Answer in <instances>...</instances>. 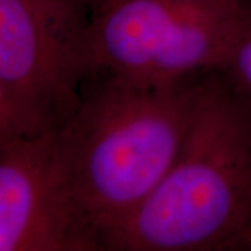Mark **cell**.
<instances>
[{
  "label": "cell",
  "instance_id": "5",
  "mask_svg": "<svg viewBox=\"0 0 251 251\" xmlns=\"http://www.w3.org/2000/svg\"><path fill=\"white\" fill-rule=\"evenodd\" d=\"M56 134L0 140V251H94L64 183Z\"/></svg>",
  "mask_w": 251,
  "mask_h": 251
},
{
  "label": "cell",
  "instance_id": "1",
  "mask_svg": "<svg viewBox=\"0 0 251 251\" xmlns=\"http://www.w3.org/2000/svg\"><path fill=\"white\" fill-rule=\"evenodd\" d=\"M212 74L140 84L91 73L75 113L56 134V151L94 250L102 251L169 172Z\"/></svg>",
  "mask_w": 251,
  "mask_h": 251
},
{
  "label": "cell",
  "instance_id": "4",
  "mask_svg": "<svg viewBox=\"0 0 251 251\" xmlns=\"http://www.w3.org/2000/svg\"><path fill=\"white\" fill-rule=\"evenodd\" d=\"M237 0H91L92 73L171 84L222 72Z\"/></svg>",
  "mask_w": 251,
  "mask_h": 251
},
{
  "label": "cell",
  "instance_id": "7",
  "mask_svg": "<svg viewBox=\"0 0 251 251\" xmlns=\"http://www.w3.org/2000/svg\"><path fill=\"white\" fill-rule=\"evenodd\" d=\"M249 250H251V242H250V249H249Z\"/></svg>",
  "mask_w": 251,
  "mask_h": 251
},
{
  "label": "cell",
  "instance_id": "3",
  "mask_svg": "<svg viewBox=\"0 0 251 251\" xmlns=\"http://www.w3.org/2000/svg\"><path fill=\"white\" fill-rule=\"evenodd\" d=\"M91 0H0V140L59 133L92 73Z\"/></svg>",
  "mask_w": 251,
  "mask_h": 251
},
{
  "label": "cell",
  "instance_id": "6",
  "mask_svg": "<svg viewBox=\"0 0 251 251\" xmlns=\"http://www.w3.org/2000/svg\"><path fill=\"white\" fill-rule=\"evenodd\" d=\"M239 14L233 44L222 74L230 85L251 98V0H237Z\"/></svg>",
  "mask_w": 251,
  "mask_h": 251
},
{
  "label": "cell",
  "instance_id": "2",
  "mask_svg": "<svg viewBox=\"0 0 251 251\" xmlns=\"http://www.w3.org/2000/svg\"><path fill=\"white\" fill-rule=\"evenodd\" d=\"M251 98L214 73L169 172L102 251L249 250Z\"/></svg>",
  "mask_w": 251,
  "mask_h": 251
}]
</instances>
